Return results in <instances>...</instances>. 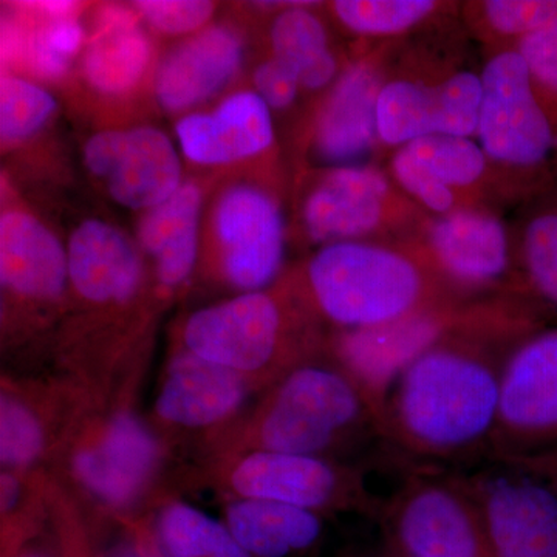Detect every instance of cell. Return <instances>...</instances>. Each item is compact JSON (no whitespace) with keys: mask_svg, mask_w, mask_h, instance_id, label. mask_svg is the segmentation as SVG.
I'll list each match as a JSON object with an SVG mask.
<instances>
[{"mask_svg":"<svg viewBox=\"0 0 557 557\" xmlns=\"http://www.w3.org/2000/svg\"><path fill=\"white\" fill-rule=\"evenodd\" d=\"M545 325L523 296H482L418 355L384 401V450L395 471L465 472L490 461L509 355Z\"/></svg>","mask_w":557,"mask_h":557,"instance_id":"1","label":"cell"},{"mask_svg":"<svg viewBox=\"0 0 557 557\" xmlns=\"http://www.w3.org/2000/svg\"><path fill=\"white\" fill-rule=\"evenodd\" d=\"M292 292L336 333L384 327L443 304L478 298L443 276L418 239L325 245Z\"/></svg>","mask_w":557,"mask_h":557,"instance_id":"2","label":"cell"},{"mask_svg":"<svg viewBox=\"0 0 557 557\" xmlns=\"http://www.w3.org/2000/svg\"><path fill=\"white\" fill-rule=\"evenodd\" d=\"M252 449L392 468L383 406L333 357L311 358L274 383L256 417Z\"/></svg>","mask_w":557,"mask_h":557,"instance_id":"3","label":"cell"},{"mask_svg":"<svg viewBox=\"0 0 557 557\" xmlns=\"http://www.w3.org/2000/svg\"><path fill=\"white\" fill-rule=\"evenodd\" d=\"M480 78L475 139L504 180L509 199L544 196L557 185V126L525 61L518 50L490 54Z\"/></svg>","mask_w":557,"mask_h":557,"instance_id":"4","label":"cell"},{"mask_svg":"<svg viewBox=\"0 0 557 557\" xmlns=\"http://www.w3.org/2000/svg\"><path fill=\"white\" fill-rule=\"evenodd\" d=\"M311 318L292 289L284 296L242 293L190 314L183 339L197 357L276 383L317 354V339L298 336Z\"/></svg>","mask_w":557,"mask_h":557,"instance_id":"5","label":"cell"},{"mask_svg":"<svg viewBox=\"0 0 557 557\" xmlns=\"http://www.w3.org/2000/svg\"><path fill=\"white\" fill-rule=\"evenodd\" d=\"M429 215L380 164L324 168L300 193L304 236L319 248L339 242L417 239Z\"/></svg>","mask_w":557,"mask_h":557,"instance_id":"6","label":"cell"},{"mask_svg":"<svg viewBox=\"0 0 557 557\" xmlns=\"http://www.w3.org/2000/svg\"><path fill=\"white\" fill-rule=\"evenodd\" d=\"M376 522L381 541L401 557H494L482 512L457 472L399 475Z\"/></svg>","mask_w":557,"mask_h":557,"instance_id":"7","label":"cell"},{"mask_svg":"<svg viewBox=\"0 0 557 557\" xmlns=\"http://www.w3.org/2000/svg\"><path fill=\"white\" fill-rule=\"evenodd\" d=\"M482 78L468 69H446L399 51L381 90L376 127L381 150L403 148L431 135L475 138Z\"/></svg>","mask_w":557,"mask_h":557,"instance_id":"8","label":"cell"},{"mask_svg":"<svg viewBox=\"0 0 557 557\" xmlns=\"http://www.w3.org/2000/svg\"><path fill=\"white\" fill-rule=\"evenodd\" d=\"M376 465L350 463L333 458L252 449L231 471V486L240 498L277 502L325 512L350 511L379 519L386 494L369 483Z\"/></svg>","mask_w":557,"mask_h":557,"instance_id":"9","label":"cell"},{"mask_svg":"<svg viewBox=\"0 0 557 557\" xmlns=\"http://www.w3.org/2000/svg\"><path fill=\"white\" fill-rule=\"evenodd\" d=\"M556 449L557 324H549L509 355L491 460L523 465Z\"/></svg>","mask_w":557,"mask_h":557,"instance_id":"10","label":"cell"},{"mask_svg":"<svg viewBox=\"0 0 557 557\" xmlns=\"http://www.w3.org/2000/svg\"><path fill=\"white\" fill-rule=\"evenodd\" d=\"M457 474L482 512L494 557H557L555 487L496 460Z\"/></svg>","mask_w":557,"mask_h":557,"instance_id":"11","label":"cell"},{"mask_svg":"<svg viewBox=\"0 0 557 557\" xmlns=\"http://www.w3.org/2000/svg\"><path fill=\"white\" fill-rule=\"evenodd\" d=\"M406 42L362 50L325 91L310 134L311 152L325 168L370 163L383 152L376 127L380 95Z\"/></svg>","mask_w":557,"mask_h":557,"instance_id":"12","label":"cell"},{"mask_svg":"<svg viewBox=\"0 0 557 557\" xmlns=\"http://www.w3.org/2000/svg\"><path fill=\"white\" fill-rule=\"evenodd\" d=\"M417 239L440 273L467 295L523 296L515 236L493 207L429 218Z\"/></svg>","mask_w":557,"mask_h":557,"instance_id":"13","label":"cell"},{"mask_svg":"<svg viewBox=\"0 0 557 557\" xmlns=\"http://www.w3.org/2000/svg\"><path fill=\"white\" fill-rule=\"evenodd\" d=\"M84 163L116 203L135 211L159 207L183 185L177 149L156 127L98 132L84 146Z\"/></svg>","mask_w":557,"mask_h":557,"instance_id":"14","label":"cell"},{"mask_svg":"<svg viewBox=\"0 0 557 557\" xmlns=\"http://www.w3.org/2000/svg\"><path fill=\"white\" fill-rule=\"evenodd\" d=\"M212 223L226 281L244 293L269 287L284 265L278 201L259 186H231L220 196Z\"/></svg>","mask_w":557,"mask_h":557,"instance_id":"15","label":"cell"},{"mask_svg":"<svg viewBox=\"0 0 557 557\" xmlns=\"http://www.w3.org/2000/svg\"><path fill=\"white\" fill-rule=\"evenodd\" d=\"M479 298L482 296L443 304L384 327L335 333L330 355L384 408L399 373L458 327Z\"/></svg>","mask_w":557,"mask_h":557,"instance_id":"16","label":"cell"},{"mask_svg":"<svg viewBox=\"0 0 557 557\" xmlns=\"http://www.w3.org/2000/svg\"><path fill=\"white\" fill-rule=\"evenodd\" d=\"M160 449L148 428L121 412L94 445L73 457V472L94 496L120 508L131 504L156 471Z\"/></svg>","mask_w":557,"mask_h":557,"instance_id":"17","label":"cell"},{"mask_svg":"<svg viewBox=\"0 0 557 557\" xmlns=\"http://www.w3.org/2000/svg\"><path fill=\"white\" fill-rule=\"evenodd\" d=\"M180 148L197 164H228L265 153L274 145L271 110L255 90L237 91L212 112L177 123Z\"/></svg>","mask_w":557,"mask_h":557,"instance_id":"18","label":"cell"},{"mask_svg":"<svg viewBox=\"0 0 557 557\" xmlns=\"http://www.w3.org/2000/svg\"><path fill=\"white\" fill-rule=\"evenodd\" d=\"M244 60L240 36L230 27H211L180 44L160 62L156 95L168 112H185L225 89Z\"/></svg>","mask_w":557,"mask_h":557,"instance_id":"19","label":"cell"},{"mask_svg":"<svg viewBox=\"0 0 557 557\" xmlns=\"http://www.w3.org/2000/svg\"><path fill=\"white\" fill-rule=\"evenodd\" d=\"M247 376L185 351L172 359L156 409L168 423L207 428L233 416L247 397Z\"/></svg>","mask_w":557,"mask_h":557,"instance_id":"20","label":"cell"},{"mask_svg":"<svg viewBox=\"0 0 557 557\" xmlns=\"http://www.w3.org/2000/svg\"><path fill=\"white\" fill-rule=\"evenodd\" d=\"M67 260L70 284L89 302H127L141 285L138 249L102 220H86L73 231Z\"/></svg>","mask_w":557,"mask_h":557,"instance_id":"21","label":"cell"},{"mask_svg":"<svg viewBox=\"0 0 557 557\" xmlns=\"http://www.w3.org/2000/svg\"><path fill=\"white\" fill-rule=\"evenodd\" d=\"M69 278L67 251L35 215L7 211L0 218V281L14 295L60 298Z\"/></svg>","mask_w":557,"mask_h":557,"instance_id":"22","label":"cell"},{"mask_svg":"<svg viewBox=\"0 0 557 557\" xmlns=\"http://www.w3.org/2000/svg\"><path fill=\"white\" fill-rule=\"evenodd\" d=\"M225 525L252 557L309 556L324 537V519L318 512L256 498L231 504Z\"/></svg>","mask_w":557,"mask_h":557,"instance_id":"23","label":"cell"},{"mask_svg":"<svg viewBox=\"0 0 557 557\" xmlns=\"http://www.w3.org/2000/svg\"><path fill=\"white\" fill-rule=\"evenodd\" d=\"M201 203L199 186L183 183L174 196L146 211L139 223V244L156 260L157 276L164 287H177L193 273L199 251Z\"/></svg>","mask_w":557,"mask_h":557,"instance_id":"24","label":"cell"},{"mask_svg":"<svg viewBox=\"0 0 557 557\" xmlns=\"http://www.w3.org/2000/svg\"><path fill=\"white\" fill-rule=\"evenodd\" d=\"M152 47L135 16L126 9L102 11L98 28L83 58L91 89L104 95L126 94L148 69Z\"/></svg>","mask_w":557,"mask_h":557,"instance_id":"25","label":"cell"},{"mask_svg":"<svg viewBox=\"0 0 557 557\" xmlns=\"http://www.w3.org/2000/svg\"><path fill=\"white\" fill-rule=\"evenodd\" d=\"M317 2H299L277 11L270 28L271 57L298 75L307 94L329 90L347 64L330 46L324 21L314 11Z\"/></svg>","mask_w":557,"mask_h":557,"instance_id":"26","label":"cell"},{"mask_svg":"<svg viewBox=\"0 0 557 557\" xmlns=\"http://www.w3.org/2000/svg\"><path fill=\"white\" fill-rule=\"evenodd\" d=\"M406 148L468 207H491L497 197L509 199L504 180L475 138L431 135Z\"/></svg>","mask_w":557,"mask_h":557,"instance_id":"27","label":"cell"},{"mask_svg":"<svg viewBox=\"0 0 557 557\" xmlns=\"http://www.w3.org/2000/svg\"><path fill=\"white\" fill-rule=\"evenodd\" d=\"M458 5L440 0H336L330 11L344 30L376 46L434 30L458 16Z\"/></svg>","mask_w":557,"mask_h":557,"instance_id":"28","label":"cell"},{"mask_svg":"<svg viewBox=\"0 0 557 557\" xmlns=\"http://www.w3.org/2000/svg\"><path fill=\"white\" fill-rule=\"evenodd\" d=\"M534 201L512 231L516 265L523 296L557 324V185Z\"/></svg>","mask_w":557,"mask_h":557,"instance_id":"29","label":"cell"},{"mask_svg":"<svg viewBox=\"0 0 557 557\" xmlns=\"http://www.w3.org/2000/svg\"><path fill=\"white\" fill-rule=\"evenodd\" d=\"M557 16V0H472L458 7L465 32L490 54L516 50L531 33Z\"/></svg>","mask_w":557,"mask_h":557,"instance_id":"30","label":"cell"},{"mask_svg":"<svg viewBox=\"0 0 557 557\" xmlns=\"http://www.w3.org/2000/svg\"><path fill=\"white\" fill-rule=\"evenodd\" d=\"M157 539L163 557H252L228 527L186 504L164 508Z\"/></svg>","mask_w":557,"mask_h":557,"instance_id":"31","label":"cell"},{"mask_svg":"<svg viewBox=\"0 0 557 557\" xmlns=\"http://www.w3.org/2000/svg\"><path fill=\"white\" fill-rule=\"evenodd\" d=\"M57 100L30 81L7 76L0 87V138L17 145L46 126L57 110Z\"/></svg>","mask_w":557,"mask_h":557,"instance_id":"32","label":"cell"},{"mask_svg":"<svg viewBox=\"0 0 557 557\" xmlns=\"http://www.w3.org/2000/svg\"><path fill=\"white\" fill-rule=\"evenodd\" d=\"M388 177L413 205L426 212L429 218H442L461 208H471L435 177L406 146L388 152L386 166Z\"/></svg>","mask_w":557,"mask_h":557,"instance_id":"33","label":"cell"},{"mask_svg":"<svg viewBox=\"0 0 557 557\" xmlns=\"http://www.w3.org/2000/svg\"><path fill=\"white\" fill-rule=\"evenodd\" d=\"M44 429L38 417L21 399L0 398V458L5 467H30L44 449Z\"/></svg>","mask_w":557,"mask_h":557,"instance_id":"34","label":"cell"},{"mask_svg":"<svg viewBox=\"0 0 557 557\" xmlns=\"http://www.w3.org/2000/svg\"><path fill=\"white\" fill-rule=\"evenodd\" d=\"M84 32L72 17H51L30 38L27 47L32 69L46 78H60L83 44Z\"/></svg>","mask_w":557,"mask_h":557,"instance_id":"35","label":"cell"},{"mask_svg":"<svg viewBox=\"0 0 557 557\" xmlns=\"http://www.w3.org/2000/svg\"><path fill=\"white\" fill-rule=\"evenodd\" d=\"M525 61L534 89L557 126V16L516 47Z\"/></svg>","mask_w":557,"mask_h":557,"instance_id":"36","label":"cell"},{"mask_svg":"<svg viewBox=\"0 0 557 557\" xmlns=\"http://www.w3.org/2000/svg\"><path fill=\"white\" fill-rule=\"evenodd\" d=\"M150 27L164 35H188L208 24L215 11L214 2L205 0H139L132 3Z\"/></svg>","mask_w":557,"mask_h":557,"instance_id":"37","label":"cell"},{"mask_svg":"<svg viewBox=\"0 0 557 557\" xmlns=\"http://www.w3.org/2000/svg\"><path fill=\"white\" fill-rule=\"evenodd\" d=\"M252 83L256 94L265 101L271 112L292 108L302 91L298 75L273 57L258 65Z\"/></svg>","mask_w":557,"mask_h":557,"instance_id":"38","label":"cell"},{"mask_svg":"<svg viewBox=\"0 0 557 557\" xmlns=\"http://www.w3.org/2000/svg\"><path fill=\"white\" fill-rule=\"evenodd\" d=\"M516 467L533 472L557 491V449L547 454V456L539 457L536 460L528 461V463L516 465Z\"/></svg>","mask_w":557,"mask_h":557,"instance_id":"39","label":"cell"},{"mask_svg":"<svg viewBox=\"0 0 557 557\" xmlns=\"http://www.w3.org/2000/svg\"><path fill=\"white\" fill-rule=\"evenodd\" d=\"M21 485L16 475L11 472H3L2 480H0V497H2V512H10L11 509L16 507L20 500Z\"/></svg>","mask_w":557,"mask_h":557,"instance_id":"40","label":"cell"},{"mask_svg":"<svg viewBox=\"0 0 557 557\" xmlns=\"http://www.w3.org/2000/svg\"><path fill=\"white\" fill-rule=\"evenodd\" d=\"M376 552H379V545L376 547H355L347 549L339 557H376Z\"/></svg>","mask_w":557,"mask_h":557,"instance_id":"41","label":"cell"},{"mask_svg":"<svg viewBox=\"0 0 557 557\" xmlns=\"http://www.w3.org/2000/svg\"><path fill=\"white\" fill-rule=\"evenodd\" d=\"M115 557H153V556H150L149 553L145 552V549L127 547V548L120 549V552L116 553Z\"/></svg>","mask_w":557,"mask_h":557,"instance_id":"42","label":"cell"},{"mask_svg":"<svg viewBox=\"0 0 557 557\" xmlns=\"http://www.w3.org/2000/svg\"><path fill=\"white\" fill-rule=\"evenodd\" d=\"M376 557H401V556H399L398 553L395 552V549L391 547V545H387L386 542H383L380 539L379 552H376Z\"/></svg>","mask_w":557,"mask_h":557,"instance_id":"43","label":"cell"},{"mask_svg":"<svg viewBox=\"0 0 557 557\" xmlns=\"http://www.w3.org/2000/svg\"><path fill=\"white\" fill-rule=\"evenodd\" d=\"M21 557H44L42 555H38V553H28V555L21 556Z\"/></svg>","mask_w":557,"mask_h":557,"instance_id":"44","label":"cell"}]
</instances>
